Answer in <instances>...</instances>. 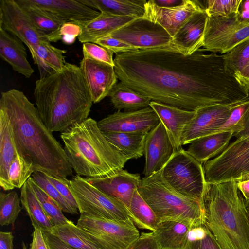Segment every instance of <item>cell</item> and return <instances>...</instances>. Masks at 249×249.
Masks as SVG:
<instances>
[{
  "instance_id": "1",
  "label": "cell",
  "mask_w": 249,
  "mask_h": 249,
  "mask_svg": "<svg viewBox=\"0 0 249 249\" xmlns=\"http://www.w3.org/2000/svg\"><path fill=\"white\" fill-rule=\"evenodd\" d=\"M205 52L186 55L170 45L117 53L115 71L121 82L151 101L188 111L249 100L225 70L222 55Z\"/></svg>"
},
{
  "instance_id": "2",
  "label": "cell",
  "mask_w": 249,
  "mask_h": 249,
  "mask_svg": "<svg viewBox=\"0 0 249 249\" xmlns=\"http://www.w3.org/2000/svg\"><path fill=\"white\" fill-rule=\"evenodd\" d=\"M0 110L9 121L18 153L29 158L36 171L65 178L72 175L64 148L22 91L2 92Z\"/></svg>"
},
{
  "instance_id": "3",
  "label": "cell",
  "mask_w": 249,
  "mask_h": 249,
  "mask_svg": "<svg viewBox=\"0 0 249 249\" xmlns=\"http://www.w3.org/2000/svg\"><path fill=\"white\" fill-rule=\"evenodd\" d=\"M34 97L52 132H63L88 118L93 103L79 66L68 62L60 71L36 81Z\"/></svg>"
},
{
  "instance_id": "4",
  "label": "cell",
  "mask_w": 249,
  "mask_h": 249,
  "mask_svg": "<svg viewBox=\"0 0 249 249\" xmlns=\"http://www.w3.org/2000/svg\"><path fill=\"white\" fill-rule=\"evenodd\" d=\"M68 161L77 175L86 178L112 176L128 160L107 141L91 118L76 123L60 135Z\"/></svg>"
},
{
  "instance_id": "5",
  "label": "cell",
  "mask_w": 249,
  "mask_h": 249,
  "mask_svg": "<svg viewBox=\"0 0 249 249\" xmlns=\"http://www.w3.org/2000/svg\"><path fill=\"white\" fill-rule=\"evenodd\" d=\"M205 225L222 249H249L245 200L234 181L207 184L203 199Z\"/></svg>"
},
{
  "instance_id": "6",
  "label": "cell",
  "mask_w": 249,
  "mask_h": 249,
  "mask_svg": "<svg viewBox=\"0 0 249 249\" xmlns=\"http://www.w3.org/2000/svg\"><path fill=\"white\" fill-rule=\"evenodd\" d=\"M137 190L160 222L177 221L191 230L205 223L203 203L177 192L163 178L161 170L141 178Z\"/></svg>"
},
{
  "instance_id": "7",
  "label": "cell",
  "mask_w": 249,
  "mask_h": 249,
  "mask_svg": "<svg viewBox=\"0 0 249 249\" xmlns=\"http://www.w3.org/2000/svg\"><path fill=\"white\" fill-rule=\"evenodd\" d=\"M162 177L180 194L203 202L207 183L203 166L183 148L175 151L161 170Z\"/></svg>"
},
{
  "instance_id": "8",
  "label": "cell",
  "mask_w": 249,
  "mask_h": 249,
  "mask_svg": "<svg viewBox=\"0 0 249 249\" xmlns=\"http://www.w3.org/2000/svg\"><path fill=\"white\" fill-rule=\"evenodd\" d=\"M70 188L80 215L120 221L130 218L124 204L99 190L85 178L73 176Z\"/></svg>"
},
{
  "instance_id": "9",
  "label": "cell",
  "mask_w": 249,
  "mask_h": 249,
  "mask_svg": "<svg viewBox=\"0 0 249 249\" xmlns=\"http://www.w3.org/2000/svg\"><path fill=\"white\" fill-rule=\"evenodd\" d=\"M207 184L238 182L249 173V136L237 138L203 165Z\"/></svg>"
},
{
  "instance_id": "10",
  "label": "cell",
  "mask_w": 249,
  "mask_h": 249,
  "mask_svg": "<svg viewBox=\"0 0 249 249\" xmlns=\"http://www.w3.org/2000/svg\"><path fill=\"white\" fill-rule=\"evenodd\" d=\"M76 225L104 249H126L140 236L131 218L120 221L80 215Z\"/></svg>"
},
{
  "instance_id": "11",
  "label": "cell",
  "mask_w": 249,
  "mask_h": 249,
  "mask_svg": "<svg viewBox=\"0 0 249 249\" xmlns=\"http://www.w3.org/2000/svg\"><path fill=\"white\" fill-rule=\"evenodd\" d=\"M108 36L123 41L136 50L171 45L172 37L162 26L144 18H135Z\"/></svg>"
},
{
  "instance_id": "12",
  "label": "cell",
  "mask_w": 249,
  "mask_h": 249,
  "mask_svg": "<svg viewBox=\"0 0 249 249\" xmlns=\"http://www.w3.org/2000/svg\"><path fill=\"white\" fill-rule=\"evenodd\" d=\"M0 28L23 41L36 64L38 45L48 40L38 31L16 0L0 1Z\"/></svg>"
},
{
  "instance_id": "13",
  "label": "cell",
  "mask_w": 249,
  "mask_h": 249,
  "mask_svg": "<svg viewBox=\"0 0 249 249\" xmlns=\"http://www.w3.org/2000/svg\"><path fill=\"white\" fill-rule=\"evenodd\" d=\"M244 101L209 106L195 111L193 118L184 130L182 145L213 134L226 121L233 110Z\"/></svg>"
},
{
  "instance_id": "14",
  "label": "cell",
  "mask_w": 249,
  "mask_h": 249,
  "mask_svg": "<svg viewBox=\"0 0 249 249\" xmlns=\"http://www.w3.org/2000/svg\"><path fill=\"white\" fill-rule=\"evenodd\" d=\"M160 120L150 106L135 111H117L97 122L105 133L147 132L157 126Z\"/></svg>"
},
{
  "instance_id": "15",
  "label": "cell",
  "mask_w": 249,
  "mask_h": 249,
  "mask_svg": "<svg viewBox=\"0 0 249 249\" xmlns=\"http://www.w3.org/2000/svg\"><path fill=\"white\" fill-rule=\"evenodd\" d=\"M79 67L93 103H99L108 96L117 83L114 67L109 64L83 58Z\"/></svg>"
},
{
  "instance_id": "16",
  "label": "cell",
  "mask_w": 249,
  "mask_h": 249,
  "mask_svg": "<svg viewBox=\"0 0 249 249\" xmlns=\"http://www.w3.org/2000/svg\"><path fill=\"white\" fill-rule=\"evenodd\" d=\"M174 152V149L161 122L147 133L144 143L145 164L143 174L148 177L161 170Z\"/></svg>"
},
{
  "instance_id": "17",
  "label": "cell",
  "mask_w": 249,
  "mask_h": 249,
  "mask_svg": "<svg viewBox=\"0 0 249 249\" xmlns=\"http://www.w3.org/2000/svg\"><path fill=\"white\" fill-rule=\"evenodd\" d=\"M145 8L143 18L160 24L172 37L191 15L203 9L197 0H184L182 5L172 8L158 6L150 0L147 1Z\"/></svg>"
},
{
  "instance_id": "18",
  "label": "cell",
  "mask_w": 249,
  "mask_h": 249,
  "mask_svg": "<svg viewBox=\"0 0 249 249\" xmlns=\"http://www.w3.org/2000/svg\"><path fill=\"white\" fill-rule=\"evenodd\" d=\"M208 15L200 9L191 15L172 37L171 46L182 54L191 55L203 47L204 31Z\"/></svg>"
},
{
  "instance_id": "19",
  "label": "cell",
  "mask_w": 249,
  "mask_h": 249,
  "mask_svg": "<svg viewBox=\"0 0 249 249\" xmlns=\"http://www.w3.org/2000/svg\"><path fill=\"white\" fill-rule=\"evenodd\" d=\"M86 178L104 193L122 202L127 209L141 180L140 174L124 169L108 177Z\"/></svg>"
},
{
  "instance_id": "20",
  "label": "cell",
  "mask_w": 249,
  "mask_h": 249,
  "mask_svg": "<svg viewBox=\"0 0 249 249\" xmlns=\"http://www.w3.org/2000/svg\"><path fill=\"white\" fill-rule=\"evenodd\" d=\"M149 106L163 124L174 149H182V137L184 130L193 118L195 111L182 109L172 106L151 101Z\"/></svg>"
},
{
  "instance_id": "21",
  "label": "cell",
  "mask_w": 249,
  "mask_h": 249,
  "mask_svg": "<svg viewBox=\"0 0 249 249\" xmlns=\"http://www.w3.org/2000/svg\"><path fill=\"white\" fill-rule=\"evenodd\" d=\"M35 5L52 13L66 22L91 20L100 12L82 2L80 0H29Z\"/></svg>"
},
{
  "instance_id": "22",
  "label": "cell",
  "mask_w": 249,
  "mask_h": 249,
  "mask_svg": "<svg viewBox=\"0 0 249 249\" xmlns=\"http://www.w3.org/2000/svg\"><path fill=\"white\" fill-rule=\"evenodd\" d=\"M24 43L18 37L0 28V56L18 73L30 78L34 72L27 60Z\"/></svg>"
},
{
  "instance_id": "23",
  "label": "cell",
  "mask_w": 249,
  "mask_h": 249,
  "mask_svg": "<svg viewBox=\"0 0 249 249\" xmlns=\"http://www.w3.org/2000/svg\"><path fill=\"white\" fill-rule=\"evenodd\" d=\"M136 18L118 16L105 12L95 18L86 22H75L80 26L81 32L78 37L82 43H94L96 40L108 36L113 31Z\"/></svg>"
},
{
  "instance_id": "24",
  "label": "cell",
  "mask_w": 249,
  "mask_h": 249,
  "mask_svg": "<svg viewBox=\"0 0 249 249\" xmlns=\"http://www.w3.org/2000/svg\"><path fill=\"white\" fill-rule=\"evenodd\" d=\"M40 34L49 42L61 40L60 30L67 22L52 13L31 3L29 0H16Z\"/></svg>"
},
{
  "instance_id": "25",
  "label": "cell",
  "mask_w": 249,
  "mask_h": 249,
  "mask_svg": "<svg viewBox=\"0 0 249 249\" xmlns=\"http://www.w3.org/2000/svg\"><path fill=\"white\" fill-rule=\"evenodd\" d=\"M232 136L233 133L227 132L205 136L193 141L186 151L201 164H204L225 150Z\"/></svg>"
},
{
  "instance_id": "26",
  "label": "cell",
  "mask_w": 249,
  "mask_h": 249,
  "mask_svg": "<svg viewBox=\"0 0 249 249\" xmlns=\"http://www.w3.org/2000/svg\"><path fill=\"white\" fill-rule=\"evenodd\" d=\"M190 230L184 223L164 221L153 232L159 249H185Z\"/></svg>"
},
{
  "instance_id": "27",
  "label": "cell",
  "mask_w": 249,
  "mask_h": 249,
  "mask_svg": "<svg viewBox=\"0 0 249 249\" xmlns=\"http://www.w3.org/2000/svg\"><path fill=\"white\" fill-rule=\"evenodd\" d=\"M17 153L10 124L0 110V186L4 191L9 190L8 170Z\"/></svg>"
},
{
  "instance_id": "28",
  "label": "cell",
  "mask_w": 249,
  "mask_h": 249,
  "mask_svg": "<svg viewBox=\"0 0 249 249\" xmlns=\"http://www.w3.org/2000/svg\"><path fill=\"white\" fill-rule=\"evenodd\" d=\"M87 6L100 12L118 16L142 18L144 15L145 0H80Z\"/></svg>"
},
{
  "instance_id": "29",
  "label": "cell",
  "mask_w": 249,
  "mask_h": 249,
  "mask_svg": "<svg viewBox=\"0 0 249 249\" xmlns=\"http://www.w3.org/2000/svg\"><path fill=\"white\" fill-rule=\"evenodd\" d=\"M108 142L129 160L144 155L147 132H103Z\"/></svg>"
},
{
  "instance_id": "30",
  "label": "cell",
  "mask_w": 249,
  "mask_h": 249,
  "mask_svg": "<svg viewBox=\"0 0 249 249\" xmlns=\"http://www.w3.org/2000/svg\"><path fill=\"white\" fill-rule=\"evenodd\" d=\"M49 231L75 249H104L97 241L72 221L53 226Z\"/></svg>"
},
{
  "instance_id": "31",
  "label": "cell",
  "mask_w": 249,
  "mask_h": 249,
  "mask_svg": "<svg viewBox=\"0 0 249 249\" xmlns=\"http://www.w3.org/2000/svg\"><path fill=\"white\" fill-rule=\"evenodd\" d=\"M65 50L55 47L49 41H44L38 46L36 65L39 72V78H44L62 70L65 61Z\"/></svg>"
},
{
  "instance_id": "32",
  "label": "cell",
  "mask_w": 249,
  "mask_h": 249,
  "mask_svg": "<svg viewBox=\"0 0 249 249\" xmlns=\"http://www.w3.org/2000/svg\"><path fill=\"white\" fill-rule=\"evenodd\" d=\"M108 96L115 108L118 111H135L149 106L151 101L126 86L122 82L117 83L112 89Z\"/></svg>"
},
{
  "instance_id": "33",
  "label": "cell",
  "mask_w": 249,
  "mask_h": 249,
  "mask_svg": "<svg viewBox=\"0 0 249 249\" xmlns=\"http://www.w3.org/2000/svg\"><path fill=\"white\" fill-rule=\"evenodd\" d=\"M243 23L239 21L238 14L227 18L208 16L203 36V50L206 52Z\"/></svg>"
},
{
  "instance_id": "34",
  "label": "cell",
  "mask_w": 249,
  "mask_h": 249,
  "mask_svg": "<svg viewBox=\"0 0 249 249\" xmlns=\"http://www.w3.org/2000/svg\"><path fill=\"white\" fill-rule=\"evenodd\" d=\"M20 197L22 207L27 212L34 229L49 231L53 225L37 199L28 180L20 189Z\"/></svg>"
},
{
  "instance_id": "35",
  "label": "cell",
  "mask_w": 249,
  "mask_h": 249,
  "mask_svg": "<svg viewBox=\"0 0 249 249\" xmlns=\"http://www.w3.org/2000/svg\"><path fill=\"white\" fill-rule=\"evenodd\" d=\"M128 210L130 218L140 229H146L153 232L160 222L137 189L134 193Z\"/></svg>"
},
{
  "instance_id": "36",
  "label": "cell",
  "mask_w": 249,
  "mask_h": 249,
  "mask_svg": "<svg viewBox=\"0 0 249 249\" xmlns=\"http://www.w3.org/2000/svg\"><path fill=\"white\" fill-rule=\"evenodd\" d=\"M35 171L31 160L18 153L8 170L9 190L15 188L21 189Z\"/></svg>"
},
{
  "instance_id": "37",
  "label": "cell",
  "mask_w": 249,
  "mask_h": 249,
  "mask_svg": "<svg viewBox=\"0 0 249 249\" xmlns=\"http://www.w3.org/2000/svg\"><path fill=\"white\" fill-rule=\"evenodd\" d=\"M28 181L34 190L37 199L53 226L68 223L70 220L64 215L63 212L59 205L37 185L32 177L28 179Z\"/></svg>"
},
{
  "instance_id": "38",
  "label": "cell",
  "mask_w": 249,
  "mask_h": 249,
  "mask_svg": "<svg viewBox=\"0 0 249 249\" xmlns=\"http://www.w3.org/2000/svg\"><path fill=\"white\" fill-rule=\"evenodd\" d=\"M222 55L225 70L234 76L249 62V38Z\"/></svg>"
},
{
  "instance_id": "39",
  "label": "cell",
  "mask_w": 249,
  "mask_h": 249,
  "mask_svg": "<svg viewBox=\"0 0 249 249\" xmlns=\"http://www.w3.org/2000/svg\"><path fill=\"white\" fill-rule=\"evenodd\" d=\"M20 197L16 191L0 193V225H14L23 209L20 206Z\"/></svg>"
},
{
  "instance_id": "40",
  "label": "cell",
  "mask_w": 249,
  "mask_h": 249,
  "mask_svg": "<svg viewBox=\"0 0 249 249\" xmlns=\"http://www.w3.org/2000/svg\"><path fill=\"white\" fill-rule=\"evenodd\" d=\"M249 38V22H243L240 26L220 39L206 51L223 54L237 45Z\"/></svg>"
},
{
  "instance_id": "41",
  "label": "cell",
  "mask_w": 249,
  "mask_h": 249,
  "mask_svg": "<svg viewBox=\"0 0 249 249\" xmlns=\"http://www.w3.org/2000/svg\"><path fill=\"white\" fill-rule=\"evenodd\" d=\"M185 249H222L205 224L190 231Z\"/></svg>"
},
{
  "instance_id": "42",
  "label": "cell",
  "mask_w": 249,
  "mask_h": 249,
  "mask_svg": "<svg viewBox=\"0 0 249 249\" xmlns=\"http://www.w3.org/2000/svg\"><path fill=\"white\" fill-rule=\"evenodd\" d=\"M249 113V100L236 107L226 121L213 134L227 132L234 134L242 131Z\"/></svg>"
},
{
  "instance_id": "43",
  "label": "cell",
  "mask_w": 249,
  "mask_h": 249,
  "mask_svg": "<svg viewBox=\"0 0 249 249\" xmlns=\"http://www.w3.org/2000/svg\"><path fill=\"white\" fill-rule=\"evenodd\" d=\"M197 1L209 17L227 18L238 14L242 0H208L202 1L203 4Z\"/></svg>"
},
{
  "instance_id": "44",
  "label": "cell",
  "mask_w": 249,
  "mask_h": 249,
  "mask_svg": "<svg viewBox=\"0 0 249 249\" xmlns=\"http://www.w3.org/2000/svg\"><path fill=\"white\" fill-rule=\"evenodd\" d=\"M31 177L37 185L59 205L63 212L71 214H78L79 211L69 204L49 180L44 172L36 171Z\"/></svg>"
},
{
  "instance_id": "45",
  "label": "cell",
  "mask_w": 249,
  "mask_h": 249,
  "mask_svg": "<svg viewBox=\"0 0 249 249\" xmlns=\"http://www.w3.org/2000/svg\"><path fill=\"white\" fill-rule=\"evenodd\" d=\"M82 50L83 58L106 63L114 67V52L110 50L92 42L83 43Z\"/></svg>"
},
{
  "instance_id": "46",
  "label": "cell",
  "mask_w": 249,
  "mask_h": 249,
  "mask_svg": "<svg viewBox=\"0 0 249 249\" xmlns=\"http://www.w3.org/2000/svg\"><path fill=\"white\" fill-rule=\"evenodd\" d=\"M45 174L49 180L56 188L69 204L73 208L78 210L76 200L70 190V180L65 178L53 176L46 173Z\"/></svg>"
},
{
  "instance_id": "47",
  "label": "cell",
  "mask_w": 249,
  "mask_h": 249,
  "mask_svg": "<svg viewBox=\"0 0 249 249\" xmlns=\"http://www.w3.org/2000/svg\"><path fill=\"white\" fill-rule=\"evenodd\" d=\"M94 43L110 50L116 54L137 50L129 44L109 36L96 40Z\"/></svg>"
},
{
  "instance_id": "48",
  "label": "cell",
  "mask_w": 249,
  "mask_h": 249,
  "mask_svg": "<svg viewBox=\"0 0 249 249\" xmlns=\"http://www.w3.org/2000/svg\"><path fill=\"white\" fill-rule=\"evenodd\" d=\"M81 32L80 26L75 22H65L61 27L60 34L61 40L66 44H72Z\"/></svg>"
},
{
  "instance_id": "49",
  "label": "cell",
  "mask_w": 249,
  "mask_h": 249,
  "mask_svg": "<svg viewBox=\"0 0 249 249\" xmlns=\"http://www.w3.org/2000/svg\"><path fill=\"white\" fill-rule=\"evenodd\" d=\"M126 249H159L152 231L142 232Z\"/></svg>"
},
{
  "instance_id": "50",
  "label": "cell",
  "mask_w": 249,
  "mask_h": 249,
  "mask_svg": "<svg viewBox=\"0 0 249 249\" xmlns=\"http://www.w3.org/2000/svg\"><path fill=\"white\" fill-rule=\"evenodd\" d=\"M43 233L50 249H75L52 234L49 231H43Z\"/></svg>"
},
{
  "instance_id": "51",
  "label": "cell",
  "mask_w": 249,
  "mask_h": 249,
  "mask_svg": "<svg viewBox=\"0 0 249 249\" xmlns=\"http://www.w3.org/2000/svg\"><path fill=\"white\" fill-rule=\"evenodd\" d=\"M30 249H50L43 233L39 229H35L32 233Z\"/></svg>"
},
{
  "instance_id": "52",
  "label": "cell",
  "mask_w": 249,
  "mask_h": 249,
  "mask_svg": "<svg viewBox=\"0 0 249 249\" xmlns=\"http://www.w3.org/2000/svg\"><path fill=\"white\" fill-rule=\"evenodd\" d=\"M234 77L245 91L249 94V62L245 68Z\"/></svg>"
},
{
  "instance_id": "53",
  "label": "cell",
  "mask_w": 249,
  "mask_h": 249,
  "mask_svg": "<svg viewBox=\"0 0 249 249\" xmlns=\"http://www.w3.org/2000/svg\"><path fill=\"white\" fill-rule=\"evenodd\" d=\"M14 236L11 232H0V249H13Z\"/></svg>"
},
{
  "instance_id": "54",
  "label": "cell",
  "mask_w": 249,
  "mask_h": 249,
  "mask_svg": "<svg viewBox=\"0 0 249 249\" xmlns=\"http://www.w3.org/2000/svg\"><path fill=\"white\" fill-rule=\"evenodd\" d=\"M238 18L241 22H249V0H242Z\"/></svg>"
},
{
  "instance_id": "55",
  "label": "cell",
  "mask_w": 249,
  "mask_h": 249,
  "mask_svg": "<svg viewBox=\"0 0 249 249\" xmlns=\"http://www.w3.org/2000/svg\"><path fill=\"white\" fill-rule=\"evenodd\" d=\"M156 5L166 8H172L182 5L184 0H151Z\"/></svg>"
},
{
  "instance_id": "56",
  "label": "cell",
  "mask_w": 249,
  "mask_h": 249,
  "mask_svg": "<svg viewBox=\"0 0 249 249\" xmlns=\"http://www.w3.org/2000/svg\"><path fill=\"white\" fill-rule=\"evenodd\" d=\"M237 187L245 201L249 200V178L237 182Z\"/></svg>"
},
{
  "instance_id": "57",
  "label": "cell",
  "mask_w": 249,
  "mask_h": 249,
  "mask_svg": "<svg viewBox=\"0 0 249 249\" xmlns=\"http://www.w3.org/2000/svg\"><path fill=\"white\" fill-rule=\"evenodd\" d=\"M236 139L246 138L249 136V113L248 114L244 129L241 132L233 135Z\"/></svg>"
},
{
  "instance_id": "58",
  "label": "cell",
  "mask_w": 249,
  "mask_h": 249,
  "mask_svg": "<svg viewBox=\"0 0 249 249\" xmlns=\"http://www.w3.org/2000/svg\"><path fill=\"white\" fill-rule=\"evenodd\" d=\"M249 178V173L247 174L242 177L239 181H242Z\"/></svg>"
},
{
  "instance_id": "59",
  "label": "cell",
  "mask_w": 249,
  "mask_h": 249,
  "mask_svg": "<svg viewBox=\"0 0 249 249\" xmlns=\"http://www.w3.org/2000/svg\"><path fill=\"white\" fill-rule=\"evenodd\" d=\"M245 204L248 211L249 212V200L245 201Z\"/></svg>"
},
{
  "instance_id": "60",
  "label": "cell",
  "mask_w": 249,
  "mask_h": 249,
  "mask_svg": "<svg viewBox=\"0 0 249 249\" xmlns=\"http://www.w3.org/2000/svg\"><path fill=\"white\" fill-rule=\"evenodd\" d=\"M22 249H27V247L25 244V243L22 241Z\"/></svg>"
},
{
  "instance_id": "61",
  "label": "cell",
  "mask_w": 249,
  "mask_h": 249,
  "mask_svg": "<svg viewBox=\"0 0 249 249\" xmlns=\"http://www.w3.org/2000/svg\"></svg>"
}]
</instances>
